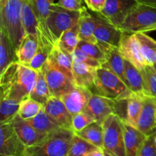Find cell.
Wrapping results in <instances>:
<instances>
[{"instance_id": "6da1fadb", "label": "cell", "mask_w": 156, "mask_h": 156, "mask_svg": "<svg viewBox=\"0 0 156 156\" xmlns=\"http://www.w3.org/2000/svg\"><path fill=\"white\" fill-rule=\"evenodd\" d=\"M37 78V71L19 63L12 62L0 74V95L22 101L30 96Z\"/></svg>"}, {"instance_id": "7a4b0ae2", "label": "cell", "mask_w": 156, "mask_h": 156, "mask_svg": "<svg viewBox=\"0 0 156 156\" xmlns=\"http://www.w3.org/2000/svg\"><path fill=\"white\" fill-rule=\"evenodd\" d=\"M23 0H0V28L10 38L15 51L24 37L21 21Z\"/></svg>"}, {"instance_id": "3957f363", "label": "cell", "mask_w": 156, "mask_h": 156, "mask_svg": "<svg viewBox=\"0 0 156 156\" xmlns=\"http://www.w3.org/2000/svg\"><path fill=\"white\" fill-rule=\"evenodd\" d=\"M75 133L66 128H59L50 133L41 143L25 151L32 156H67Z\"/></svg>"}, {"instance_id": "277c9868", "label": "cell", "mask_w": 156, "mask_h": 156, "mask_svg": "<svg viewBox=\"0 0 156 156\" xmlns=\"http://www.w3.org/2000/svg\"><path fill=\"white\" fill-rule=\"evenodd\" d=\"M92 92L117 101L127 99L133 94L129 87L117 75L102 66L94 70Z\"/></svg>"}, {"instance_id": "5b68a950", "label": "cell", "mask_w": 156, "mask_h": 156, "mask_svg": "<svg viewBox=\"0 0 156 156\" xmlns=\"http://www.w3.org/2000/svg\"><path fill=\"white\" fill-rule=\"evenodd\" d=\"M104 151L114 156H126L123 123L116 114H111L101 124Z\"/></svg>"}, {"instance_id": "8992f818", "label": "cell", "mask_w": 156, "mask_h": 156, "mask_svg": "<svg viewBox=\"0 0 156 156\" xmlns=\"http://www.w3.org/2000/svg\"><path fill=\"white\" fill-rule=\"evenodd\" d=\"M79 15L80 12L68 10L56 3L52 5L47 24L55 44L64 31L78 24Z\"/></svg>"}, {"instance_id": "52a82bcc", "label": "cell", "mask_w": 156, "mask_h": 156, "mask_svg": "<svg viewBox=\"0 0 156 156\" xmlns=\"http://www.w3.org/2000/svg\"><path fill=\"white\" fill-rule=\"evenodd\" d=\"M156 23V8L137 2L119 26L123 32L136 33Z\"/></svg>"}, {"instance_id": "ba28073f", "label": "cell", "mask_w": 156, "mask_h": 156, "mask_svg": "<svg viewBox=\"0 0 156 156\" xmlns=\"http://www.w3.org/2000/svg\"><path fill=\"white\" fill-rule=\"evenodd\" d=\"M98 24L94 36L97 43L106 53L113 47L118 48L121 41L123 31L117 26L110 22L99 13L94 12Z\"/></svg>"}, {"instance_id": "9c48e42d", "label": "cell", "mask_w": 156, "mask_h": 156, "mask_svg": "<svg viewBox=\"0 0 156 156\" xmlns=\"http://www.w3.org/2000/svg\"><path fill=\"white\" fill-rule=\"evenodd\" d=\"M41 70L45 75L49 89L53 97L61 98L76 87L73 81L67 77L63 73L50 65L47 61Z\"/></svg>"}, {"instance_id": "30bf717a", "label": "cell", "mask_w": 156, "mask_h": 156, "mask_svg": "<svg viewBox=\"0 0 156 156\" xmlns=\"http://www.w3.org/2000/svg\"><path fill=\"white\" fill-rule=\"evenodd\" d=\"M26 146L21 142L10 122L0 124V155L22 156Z\"/></svg>"}, {"instance_id": "8fae6325", "label": "cell", "mask_w": 156, "mask_h": 156, "mask_svg": "<svg viewBox=\"0 0 156 156\" xmlns=\"http://www.w3.org/2000/svg\"><path fill=\"white\" fill-rule=\"evenodd\" d=\"M119 51L123 58L141 70L146 66L141 52L140 41L135 33L123 32Z\"/></svg>"}, {"instance_id": "7c38bea8", "label": "cell", "mask_w": 156, "mask_h": 156, "mask_svg": "<svg viewBox=\"0 0 156 156\" xmlns=\"http://www.w3.org/2000/svg\"><path fill=\"white\" fill-rule=\"evenodd\" d=\"M32 3L37 18L38 40L40 42L53 46L55 42L47 27V21L54 0H32Z\"/></svg>"}, {"instance_id": "4fadbf2b", "label": "cell", "mask_w": 156, "mask_h": 156, "mask_svg": "<svg viewBox=\"0 0 156 156\" xmlns=\"http://www.w3.org/2000/svg\"><path fill=\"white\" fill-rule=\"evenodd\" d=\"M136 3L135 0H108L105 7L99 14L119 27Z\"/></svg>"}, {"instance_id": "5bb4252c", "label": "cell", "mask_w": 156, "mask_h": 156, "mask_svg": "<svg viewBox=\"0 0 156 156\" xmlns=\"http://www.w3.org/2000/svg\"><path fill=\"white\" fill-rule=\"evenodd\" d=\"M116 100L92 94L85 111L88 112L97 123L101 125L107 117L115 112Z\"/></svg>"}, {"instance_id": "9a60e30c", "label": "cell", "mask_w": 156, "mask_h": 156, "mask_svg": "<svg viewBox=\"0 0 156 156\" xmlns=\"http://www.w3.org/2000/svg\"><path fill=\"white\" fill-rule=\"evenodd\" d=\"M17 135L26 147L33 146L41 143L48 134L39 132L33 127L27 120H23L17 114L10 121Z\"/></svg>"}, {"instance_id": "2e32d148", "label": "cell", "mask_w": 156, "mask_h": 156, "mask_svg": "<svg viewBox=\"0 0 156 156\" xmlns=\"http://www.w3.org/2000/svg\"><path fill=\"white\" fill-rule=\"evenodd\" d=\"M43 108L60 127L73 130V115L69 112L62 99L52 96L43 106Z\"/></svg>"}, {"instance_id": "e0dca14e", "label": "cell", "mask_w": 156, "mask_h": 156, "mask_svg": "<svg viewBox=\"0 0 156 156\" xmlns=\"http://www.w3.org/2000/svg\"><path fill=\"white\" fill-rule=\"evenodd\" d=\"M156 128V98L143 96V107L137 123V129L148 136Z\"/></svg>"}, {"instance_id": "ac0fdd59", "label": "cell", "mask_w": 156, "mask_h": 156, "mask_svg": "<svg viewBox=\"0 0 156 156\" xmlns=\"http://www.w3.org/2000/svg\"><path fill=\"white\" fill-rule=\"evenodd\" d=\"M92 94L91 90L76 86L73 91L66 94L60 99H62L69 112L74 116L85 111Z\"/></svg>"}, {"instance_id": "d6986e66", "label": "cell", "mask_w": 156, "mask_h": 156, "mask_svg": "<svg viewBox=\"0 0 156 156\" xmlns=\"http://www.w3.org/2000/svg\"><path fill=\"white\" fill-rule=\"evenodd\" d=\"M47 62L63 73L67 77L74 82L73 73V60L71 54L61 48L57 44L53 45Z\"/></svg>"}, {"instance_id": "ffe728a7", "label": "cell", "mask_w": 156, "mask_h": 156, "mask_svg": "<svg viewBox=\"0 0 156 156\" xmlns=\"http://www.w3.org/2000/svg\"><path fill=\"white\" fill-rule=\"evenodd\" d=\"M123 123L126 156H137L146 136L128 123Z\"/></svg>"}, {"instance_id": "44dd1931", "label": "cell", "mask_w": 156, "mask_h": 156, "mask_svg": "<svg viewBox=\"0 0 156 156\" xmlns=\"http://www.w3.org/2000/svg\"><path fill=\"white\" fill-rule=\"evenodd\" d=\"M39 47L38 37L33 34H25L19 47L15 51L17 62L27 66L36 54Z\"/></svg>"}, {"instance_id": "7402d4cb", "label": "cell", "mask_w": 156, "mask_h": 156, "mask_svg": "<svg viewBox=\"0 0 156 156\" xmlns=\"http://www.w3.org/2000/svg\"><path fill=\"white\" fill-rule=\"evenodd\" d=\"M94 70L95 69L87 64L73 62V73L75 85L92 91L94 84Z\"/></svg>"}, {"instance_id": "603a6c76", "label": "cell", "mask_w": 156, "mask_h": 156, "mask_svg": "<svg viewBox=\"0 0 156 156\" xmlns=\"http://www.w3.org/2000/svg\"><path fill=\"white\" fill-rule=\"evenodd\" d=\"M97 24L98 21L95 15L89 13L86 8H84L80 12L78 22L79 27V38L81 41L97 43L94 36Z\"/></svg>"}, {"instance_id": "cb8c5ba5", "label": "cell", "mask_w": 156, "mask_h": 156, "mask_svg": "<svg viewBox=\"0 0 156 156\" xmlns=\"http://www.w3.org/2000/svg\"><path fill=\"white\" fill-rule=\"evenodd\" d=\"M16 61V53L12 41L6 32L0 28V74Z\"/></svg>"}, {"instance_id": "d4e9b609", "label": "cell", "mask_w": 156, "mask_h": 156, "mask_svg": "<svg viewBox=\"0 0 156 156\" xmlns=\"http://www.w3.org/2000/svg\"><path fill=\"white\" fill-rule=\"evenodd\" d=\"M125 75H126L127 86L132 91L133 94L137 95H145L144 83L142 73L140 69L136 68L129 61L124 59Z\"/></svg>"}, {"instance_id": "484cf974", "label": "cell", "mask_w": 156, "mask_h": 156, "mask_svg": "<svg viewBox=\"0 0 156 156\" xmlns=\"http://www.w3.org/2000/svg\"><path fill=\"white\" fill-rule=\"evenodd\" d=\"M21 21L25 34L38 37V22L34 9L32 0H23L21 9Z\"/></svg>"}, {"instance_id": "4316f807", "label": "cell", "mask_w": 156, "mask_h": 156, "mask_svg": "<svg viewBox=\"0 0 156 156\" xmlns=\"http://www.w3.org/2000/svg\"><path fill=\"white\" fill-rule=\"evenodd\" d=\"M107 55L108 60L101 66L113 72L127 85L125 75L124 58L120 54L119 49L117 47H113L108 52Z\"/></svg>"}, {"instance_id": "83f0119b", "label": "cell", "mask_w": 156, "mask_h": 156, "mask_svg": "<svg viewBox=\"0 0 156 156\" xmlns=\"http://www.w3.org/2000/svg\"><path fill=\"white\" fill-rule=\"evenodd\" d=\"M135 34L140 41L142 54L146 65L153 66L156 62V41L144 32Z\"/></svg>"}, {"instance_id": "f1b7e54d", "label": "cell", "mask_w": 156, "mask_h": 156, "mask_svg": "<svg viewBox=\"0 0 156 156\" xmlns=\"http://www.w3.org/2000/svg\"><path fill=\"white\" fill-rule=\"evenodd\" d=\"M75 133L83 138L88 143L95 146L96 147L104 150L103 128L101 125L97 122L88 125L81 131Z\"/></svg>"}, {"instance_id": "f546056e", "label": "cell", "mask_w": 156, "mask_h": 156, "mask_svg": "<svg viewBox=\"0 0 156 156\" xmlns=\"http://www.w3.org/2000/svg\"><path fill=\"white\" fill-rule=\"evenodd\" d=\"M29 97L42 105L43 106L52 97L47 80H46L45 75L41 69L37 71L36 83Z\"/></svg>"}, {"instance_id": "4dcf8cb0", "label": "cell", "mask_w": 156, "mask_h": 156, "mask_svg": "<svg viewBox=\"0 0 156 156\" xmlns=\"http://www.w3.org/2000/svg\"><path fill=\"white\" fill-rule=\"evenodd\" d=\"M21 101L0 95V123H9L18 114Z\"/></svg>"}, {"instance_id": "1f68e13d", "label": "cell", "mask_w": 156, "mask_h": 156, "mask_svg": "<svg viewBox=\"0 0 156 156\" xmlns=\"http://www.w3.org/2000/svg\"><path fill=\"white\" fill-rule=\"evenodd\" d=\"M27 122L37 130L46 134H49L60 128V126L45 112L44 108L41 110L37 115L28 120Z\"/></svg>"}, {"instance_id": "d6a6232c", "label": "cell", "mask_w": 156, "mask_h": 156, "mask_svg": "<svg viewBox=\"0 0 156 156\" xmlns=\"http://www.w3.org/2000/svg\"><path fill=\"white\" fill-rule=\"evenodd\" d=\"M79 41V24H76L72 28L64 31L56 44H57L65 51L72 54L77 48Z\"/></svg>"}, {"instance_id": "836d02e7", "label": "cell", "mask_w": 156, "mask_h": 156, "mask_svg": "<svg viewBox=\"0 0 156 156\" xmlns=\"http://www.w3.org/2000/svg\"><path fill=\"white\" fill-rule=\"evenodd\" d=\"M143 96L133 94L127 98L126 102V123H128L136 128H137L139 117L143 107Z\"/></svg>"}, {"instance_id": "e575fe53", "label": "cell", "mask_w": 156, "mask_h": 156, "mask_svg": "<svg viewBox=\"0 0 156 156\" xmlns=\"http://www.w3.org/2000/svg\"><path fill=\"white\" fill-rule=\"evenodd\" d=\"M98 149L75 133L67 156H87L90 152Z\"/></svg>"}, {"instance_id": "d590c367", "label": "cell", "mask_w": 156, "mask_h": 156, "mask_svg": "<svg viewBox=\"0 0 156 156\" xmlns=\"http://www.w3.org/2000/svg\"><path fill=\"white\" fill-rule=\"evenodd\" d=\"M77 48L91 56V58L98 61L101 66L108 60V55L98 43H91L80 40Z\"/></svg>"}, {"instance_id": "8d00e7d4", "label": "cell", "mask_w": 156, "mask_h": 156, "mask_svg": "<svg viewBox=\"0 0 156 156\" xmlns=\"http://www.w3.org/2000/svg\"><path fill=\"white\" fill-rule=\"evenodd\" d=\"M42 108V105L37 102L30 97H27L23 99L20 103L18 115L23 120H30L37 115Z\"/></svg>"}, {"instance_id": "74e56055", "label": "cell", "mask_w": 156, "mask_h": 156, "mask_svg": "<svg viewBox=\"0 0 156 156\" xmlns=\"http://www.w3.org/2000/svg\"><path fill=\"white\" fill-rule=\"evenodd\" d=\"M144 83L145 95L156 98V71L153 66L146 65L140 70Z\"/></svg>"}, {"instance_id": "f35d334b", "label": "cell", "mask_w": 156, "mask_h": 156, "mask_svg": "<svg viewBox=\"0 0 156 156\" xmlns=\"http://www.w3.org/2000/svg\"><path fill=\"white\" fill-rule=\"evenodd\" d=\"M53 47V46L48 45V44L39 41V47H38L37 51L30 63L27 64V66L30 67L36 71L41 69L44 64L47 62Z\"/></svg>"}, {"instance_id": "ab89813d", "label": "cell", "mask_w": 156, "mask_h": 156, "mask_svg": "<svg viewBox=\"0 0 156 156\" xmlns=\"http://www.w3.org/2000/svg\"><path fill=\"white\" fill-rule=\"evenodd\" d=\"M95 120L85 111L73 116L72 128L74 133H78L88 126V125L94 123Z\"/></svg>"}, {"instance_id": "60d3db41", "label": "cell", "mask_w": 156, "mask_h": 156, "mask_svg": "<svg viewBox=\"0 0 156 156\" xmlns=\"http://www.w3.org/2000/svg\"><path fill=\"white\" fill-rule=\"evenodd\" d=\"M71 56L73 62H82V63H85L90 66H91L94 69L101 67V64L98 61L91 58V56L87 55L86 53H84V52L82 51L81 50H79V48H76V50L73 51V53H72Z\"/></svg>"}, {"instance_id": "b9f144b4", "label": "cell", "mask_w": 156, "mask_h": 156, "mask_svg": "<svg viewBox=\"0 0 156 156\" xmlns=\"http://www.w3.org/2000/svg\"><path fill=\"white\" fill-rule=\"evenodd\" d=\"M137 156H156V146L152 134L146 137Z\"/></svg>"}, {"instance_id": "7bdbcfd3", "label": "cell", "mask_w": 156, "mask_h": 156, "mask_svg": "<svg viewBox=\"0 0 156 156\" xmlns=\"http://www.w3.org/2000/svg\"><path fill=\"white\" fill-rule=\"evenodd\" d=\"M83 2L84 0H58L56 4L68 10L81 12L85 7Z\"/></svg>"}, {"instance_id": "ee69618b", "label": "cell", "mask_w": 156, "mask_h": 156, "mask_svg": "<svg viewBox=\"0 0 156 156\" xmlns=\"http://www.w3.org/2000/svg\"><path fill=\"white\" fill-rule=\"evenodd\" d=\"M108 0H84L88 9L95 13H101L106 5Z\"/></svg>"}, {"instance_id": "f6af8a7d", "label": "cell", "mask_w": 156, "mask_h": 156, "mask_svg": "<svg viewBox=\"0 0 156 156\" xmlns=\"http://www.w3.org/2000/svg\"><path fill=\"white\" fill-rule=\"evenodd\" d=\"M135 1L138 3L148 5L156 8V0H135Z\"/></svg>"}, {"instance_id": "bcb514c9", "label": "cell", "mask_w": 156, "mask_h": 156, "mask_svg": "<svg viewBox=\"0 0 156 156\" xmlns=\"http://www.w3.org/2000/svg\"><path fill=\"white\" fill-rule=\"evenodd\" d=\"M87 156H105V152L103 149H98L97 150L90 152Z\"/></svg>"}, {"instance_id": "7dc6e473", "label": "cell", "mask_w": 156, "mask_h": 156, "mask_svg": "<svg viewBox=\"0 0 156 156\" xmlns=\"http://www.w3.org/2000/svg\"><path fill=\"white\" fill-rule=\"evenodd\" d=\"M156 30V23H155L154 24H152V25L149 26V27H146V28L143 29L142 31L140 32H144V33H146L147 34L148 32H152V31H155Z\"/></svg>"}, {"instance_id": "c3c4849f", "label": "cell", "mask_w": 156, "mask_h": 156, "mask_svg": "<svg viewBox=\"0 0 156 156\" xmlns=\"http://www.w3.org/2000/svg\"><path fill=\"white\" fill-rule=\"evenodd\" d=\"M22 156H32V155H30V154H29V153H27V152H26V151H24V154H23Z\"/></svg>"}, {"instance_id": "681fc988", "label": "cell", "mask_w": 156, "mask_h": 156, "mask_svg": "<svg viewBox=\"0 0 156 156\" xmlns=\"http://www.w3.org/2000/svg\"><path fill=\"white\" fill-rule=\"evenodd\" d=\"M152 135L154 136V140H155V146H156V133H152Z\"/></svg>"}, {"instance_id": "f907efd6", "label": "cell", "mask_w": 156, "mask_h": 156, "mask_svg": "<svg viewBox=\"0 0 156 156\" xmlns=\"http://www.w3.org/2000/svg\"><path fill=\"white\" fill-rule=\"evenodd\" d=\"M105 156H114V155H111V154H109V153H108V152H105Z\"/></svg>"}, {"instance_id": "816d5d0a", "label": "cell", "mask_w": 156, "mask_h": 156, "mask_svg": "<svg viewBox=\"0 0 156 156\" xmlns=\"http://www.w3.org/2000/svg\"><path fill=\"white\" fill-rule=\"evenodd\" d=\"M153 67H154V68H155V71H156V62L153 65Z\"/></svg>"}, {"instance_id": "f5cc1de1", "label": "cell", "mask_w": 156, "mask_h": 156, "mask_svg": "<svg viewBox=\"0 0 156 156\" xmlns=\"http://www.w3.org/2000/svg\"><path fill=\"white\" fill-rule=\"evenodd\" d=\"M152 133H156V128H155V129H154V130L152 131Z\"/></svg>"}, {"instance_id": "db71d44e", "label": "cell", "mask_w": 156, "mask_h": 156, "mask_svg": "<svg viewBox=\"0 0 156 156\" xmlns=\"http://www.w3.org/2000/svg\"><path fill=\"white\" fill-rule=\"evenodd\" d=\"M1 156H3V155H1Z\"/></svg>"}]
</instances>
